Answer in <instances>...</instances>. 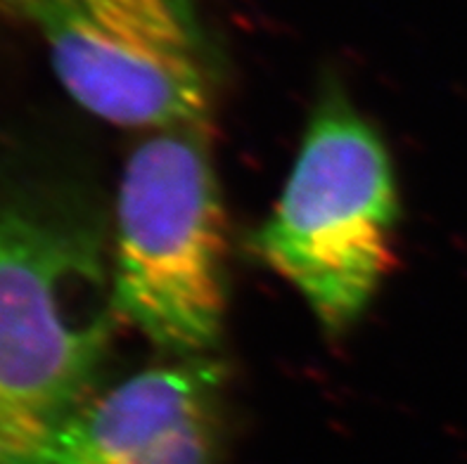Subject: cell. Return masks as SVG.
I'll use <instances>...</instances> for the list:
<instances>
[{
  "instance_id": "cell-1",
  "label": "cell",
  "mask_w": 467,
  "mask_h": 464,
  "mask_svg": "<svg viewBox=\"0 0 467 464\" xmlns=\"http://www.w3.org/2000/svg\"><path fill=\"white\" fill-rule=\"evenodd\" d=\"M90 225L0 201V464H47L117 325Z\"/></svg>"
},
{
  "instance_id": "cell-2",
  "label": "cell",
  "mask_w": 467,
  "mask_h": 464,
  "mask_svg": "<svg viewBox=\"0 0 467 464\" xmlns=\"http://www.w3.org/2000/svg\"><path fill=\"white\" fill-rule=\"evenodd\" d=\"M112 304L176 358L216 346L228 296V230L207 124L157 130L126 161L109 259Z\"/></svg>"
},
{
  "instance_id": "cell-3",
  "label": "cell",
  "mask_w": 467,
  "mask_h": 464,
  "mask_svg": "<svg viewBox=\"0 0 467 464\" xmlns=\"http://www.w3.org/2000/svg\"><path fill=\"white\" fill-rule=\"evenodd\" d=\"M399 192L378 130L327 86L254 252L302 294L327 332L366 311L397 252Z\"/></svg>"
},
{
  "instance_id": "cell-4",
  "label": "cell",
  "mask_w": 467,
  "mask_h": 464,
  "mask_svg": "<svg viewBox=\"0 0 467 464\" xmlns=\"http://www.w3.org/2000/svg\"><path fill=\"white\" fill-rule=\"evenodd\" d=\"M77 105L126 129L207 124L216 57L197 0H0Z\"/></svg>"
},
{
  "instance_id": "cell-5",
  "label": "cell",
  "mask_w": 467,
  "mask_h": 464,
  "mask_svg": "<svg viewBox=\"0 0 467 464\" xmlns=\"http://www.w3.org/2000/svg\"><path fill=\"white\" fill-rule=\"evenodd\" d=\"M221 365L178 358L90 396L47 464H216Z\"/></svg>"
}]
</instances>
